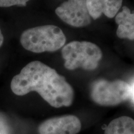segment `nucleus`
<instances>
[{"label": "nucleus", "mask_w": 134, "mask_h": 134, "mask_svg": "<svg viewBox=\"0 0 134 134\" xmlns=\"http://www.w3.org/2000/svg\"><path fill=\"white\" fill-rule=\"evenodd\" d=\"M11 89L17 96L36 91L55 108L70 106L75 98L74 90L65 77L39 61L29 63L13 77Z\"/></svg>", "instance_id": "obj_1"}, {"label": "nucleus", "mask_w": 134, "mask_h": 134, "mask_svg": "<svg viewBox=\"0 0 134 134\" xmlns=\"http://www.w3.org/2000/svg\"><path fill=\"white\" fill-rule=\"evenodd\" d=\"M62 30L53 25H44L30 28L22 33L20 42L23 48L33 53L53 52L66 43Z\"/></svg>", "instance_id": "obj_2"}, {"label": "nucleus", "mask_w": 134, "mask_h": 134, "mask_svg": "<svg viewBox=\"0 0 134 134\" xmlns=\"http://www.w3.org/2000/svg\"><path fill=\"white\" fill-rule=\"evenodd\" d=\"M62 55L67 70L82 68L91 71L98 68L103 52L97 45L90 42L73 41L63 47Z\"/></svg>", "instance_id": "obj_3"}, {"label": "nucleus", "mask_w": 134, "mask_h": 134, "mask_svg": "<svg viewBox=\"0 0 134 134\" xmlns=\"http://www.w3.org/2000/svg\"><path fill=\"white\" fill-rule=\"evenodd\" d=\"M91 100L101 106H115L131 98L132 86L121 80L108 81L98 79L90 86Z\"/></svg>", "instance_id": "obj_4"}, {"label": "nucleus", "mask_w": 134, "mask_h": 134, "mask_svg": "<svg viewBox=\"0 0 134 134\" xmlns=\"http://www.w3.org/2000/svg\"><path fill=\"white\" fill-rule=\"evenodd\" d=\"M55 13L64 23L75 27H83L91 23L86 0H68L56 8Z\"/></svg>", "instance_id": "obj_5"}, {"label": "nucleus", "mask_w": 134, "mask_h": 134, "mask_svg": "<svg viewBox=\"0 0 134 134\" xmlns=\"http://www.w3.org/2000/svg\"><path fill=\"white\" fill-rule=\"evenodd\" d=\"M81 129L78 117L64 115L45 120L38 125L39 134H77Z\"/></svg>", "instance_id": "obj_6"}, {"label": "nucleus", "mask_w": 134, "mask_h": 134, "mask_svg": "<svg viewBox=\"0 0 134 134\" xmlns=\"http://www.w3.org/2000/svg\"><path fill=\"white\" fill-rule=\"evenodd\" d=\"M123 0H86L89 14L93 19H98L102 14L113 18L121 8Z\"/></svg>", "instance_id": "obj_7"}, {"label": "nucleus", "mask_w": 134, "mask_h": 134, "mask_svg": "<svg viewBox=\"0 0 134 134\" xmlns=\"http://www.w3.org/2000/svg\"><path fill=\"white\" fill-rule=\"evenodd\" d=\"M115 21L118 25L116 31L117 37L134 40V13H132L127 6H124L122 11L115 16Z\"/></svg>", "instance_id": "obj_8"}, {"label": "nucleus", "mask_w": 134, "mask_h": 134, "mask_svg": "<svg viewBox=\"0 0 134 134\" xmlns=\"http://www.w3.org/2000/svg\"><path fill=\"white\" fill-rule=\"evenodd\" d=\"M104 134H134V119L128 116L115 119L106 127Z\"/></svg>", "instance_id": "obj_9"}, {"label": "nucleus", "mask_w": 134, "mask_h": 134, "mask_svg": "<svg viewBox=\"0 0 134 134\" xmlns=\"http://www.w3.org/2000/svg\"><path fill=\"white\" fill-rule=\"evenodd\" d=\"M11 127L8 120L4 114L0 112V134H10Z\"/></svg>", "instance_id": "obj_10"}, {"label": "nucleus", "mask_w": 134, "mask_h": 134, "mask_svg": "<svg viewBox=\"0 0 134 134\" xmlns=\"http://www.w3.org/2000/svg\"><path fill=\"white\" fill-rule=\"evenodd\" d=\"M30 0H0V7L8 8L13 6H26Z\"/></svg>", "instance_id": "obj_11"}, {"label": "nucleus", "mask_w": 134, "mask_h": 134, "mask_svg": "<svg viewBox=\"0 0 134 134\" xmlns=\"http://www.w3.org/2000/svg\"><path fill=\"white\" fill-rule=\"evenodd\" d=\"M3 42H4V37H3L2 32H1V29H0V47L2 46Z\"/></svg>", "instance_id": "obj_12"}, {"label": "nucleus", "mask_w": 134, "mask_h": 134, "mask_svg": "<svg viewBox=\"0 0 134 134\" xmlns=\"http://www.w3.org/2000/svg\"><path fill=\"white\" fill-rule=\"evenodd\" d=\"M131 98L133 99L134 101V85L133 86H132V94H131Z\"/></svg>", "instance_id": "obj_13"}]
</instances>
